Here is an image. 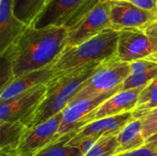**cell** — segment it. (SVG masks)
I'll return each mask as SVG.
<instances>
[{
  "mask_svg": "<svg viewBox=\"0 0 157 156\" xmlns=\"http://www.w3.org/2000/svg\"><path fill=\"white\" fill-rule=\"evenodd\" d=\"M146 143H151V144H154V145H156L157 146V135L152 137L151 139H149V140L146 142Z\"/></svg>",
  "mask_w": 157,
  "mask_h": 156,
  "instance_id": "83f0119b",
  "label": "cell"
},
{
  "mask_svg": "<svg viewBox=\"0 0 157 156\" xmlns=\"http://www.w3.org/2000/svg\"><path fill=\"white\" fill-rule=\"evenodd\" d=\"M50 0H13V11L17 18L29 27L47 6Z\"/></svg>",
  "mask_w": 157,
  "mask_h": 156,
  "instance_id": "ac0fdd59",
  "label": "cell"
},
{
  "mask_svg": "<svg viewBox=\"0 0 157 156\" xmlns=\"http://www.w3.org/2000/svg\"><path fill=\"white\" fill-rule=\"evenodd\" d=\"M109 6V0H101L80 22L68 29L66 46L79 45L111 29Z\"/></svg>",
  "mask_w": 157,
  "mask_h": 156,
  "instance_id": "9c48e42d",
  "label": "cell"
},
{
  "mask_svg": "<svg viewBox=\"0 0 157 156\" xmlns=\"http://www.w3.org/2000/svg\"><path fill=\"white\" fill-rule=\"evenodd\" d=\"M143 126V133L146 142L157 135V107L148 110L140 119Z\"/></svg>",
  "mask_w": 157,
  "mask_h": 156,
  "instance_id": "603a6c76",
  "label": "cell"
},
{
  "mask_svg": "<svg viewBox=\"0 0 157 156\" xmlns=\"http://www.w3.org/2000/svg\"><path fill=\"white\" fill-rule=\"evenodd\" d=\"M63 120V112L43 123L29 128L23 135L17 149L19 156H35L55 138Z\"/></svg>",
  "mask_w": 157,
  "mask_h": 156,
  "instance_id": "7c38bea8",
  "label": "cell"
},
{
  "mask_svg": "<svg viewBox=\"0 0 157 156\" xmlns=\"http://www.w3.org/2000/svg\"><path fill=\"white\" fill-rule=\"evenodd\" d=\"M47 85H41L12 100L0 102V121H21L29 127L45 97Z\"/></svg>",
  "mask_w": 157,
  "mask_h": 156,
  "instance_id": "ba28073f",
  "label": "cell"
},
{
  "mask_svg": "<svg viewBox=\"0 0 157 156\" xmlns=\"http://www.w3.org/2000/svg\"><path fill=\"white\" fill-rule=\"evenodd\" d=\"M13 11V0H0V54L5 52L26 30Z\"/></svg>",
  "mask_w": 157,
  "mask_h": 156,
  "instance_id": "9a60e30c",
  "label": "cell"
},
{
  "mask_svg": "<svg viewBox=\"0 0 157 156\" xmlns=\"http://www.w3.org/2000/svg\"><path fill=\"white\" fill-rule=\"evenodd\" d=\"M119 149L118 154L142 148L146 144L144 137L142 122L139 119H133L117 135ZM117 154V155H118Z\"/></svg>",
  "mask_w": 157,
  "mask_h": 156,
  "instance_id": "e0dca14e",
  "label": "cell"
},
{
  "mask_svg": "<svg viewBox=\"0 0 157 156\" xmlns=\"http://www.w3.org/2000/svg\"><path fill=\"white\" fill-rule=\"evenodd\" d=\"M130 74L122 83L120 90H129L146 86L157 77V62L147 59L131 63Z\"/></svg>",
  "mask_w": 157,
  "mask_h": 156,
  "instance_id": "2e32d148",
  "label": "cell"
},
{
  "mask_svg": "<svg viewBox=\"0 0 157 156\" xmlns=\"http://www.w3.org/2000/svg\"><path fill=\"white\" fill-rule=\"evenodd\" d=\"M119 91L120 89H117L98 96L71 101L63 111V120L53 141L71 132H75L86 125L87 117L104 101Z\"/></svg>",
  "mask_w": 157,
  "mask_h": 156,
  "instance_id": "52a82bcc",
  "label": "cell"
},
{
  "mask_svg": "<svg viewBox=\"0 0 157 156\" xmlns=\"http://www.w3.org/2000/svg\"><path fill=\"white\" fill-rule=\"evenodd\" d=\"M111 29L120 31L127 29H144L157 19V13L142 9L127 1L109 0Z\"/></svg>",
  "mask_w": 157,
  "mask_h": 156,
  "instance_id": "30bf717a",
  "label": "cell"
},
{
  "mask_svg": "<svg viewBox=\"0 0 157 156\" xmlns=\"http://www.w3.org/2000/svg\"><path fill=\"white\" fill-rule=\"evenodd\" d=\"M144 31L149 37L153 49H154V58L153 61L157 62V19L144 29Z\"/></svg>",
  "mask_w": 157,
  "mask_h": 156,
  "instance_id": "d4e9b609",
  "label": "cell"
},
{
  "mask_svg": "<svg viewBox=\"0 0 157 156\" xmlns=\"http://www.w3.org/2000/svg\"><path fill=\"white\" fill-rule=\"evenodd\" d=\"M131 64L120 61L117 57L101 63L80 86L79 92L71 101L120 89L129 76Z\"/></svg>",
  "mask_w": 157,
  "mask_h": 156,
  "instance_id": "277c9868",
  "label": "cell"
},
{
  "mask_svg": "<svg viewBox=\"0 0 157 156\" xmlns=\"http://www.w3.org/2000/svg\"><path fill=\"white\" fill-rule=\"evenodd\" d=\"M68 29L49 26H29L2 54L12 68L14 79L55 63L67 45Z\"/></svg>",
  "mask_w": 157,
  "mask_h": 156,
  "instance_id": "6da1fadb",
  "label": "cell"
},
{
  "mask_svg": "<svg viewBox=\"0 0 157 156\" xmlns=\"http://www.w3.org/2000/svg\"><path fill=\"white\" fill-rule=\"evenodd\" d=\"M119 32L108 29L96 37L76 46H66L52 65L56 74L68 73L94 65L117 57Z\"/></svg>",
  "mask_w": 157,
  "mask_h": 156,
  "instance_id": "7a4b0ae2",
  "label": "cell"
},
{
  "mask_svg": "<svg viewBox=\"0 0 157 156\" xmlns=\"http://www.w3.org/2000/svg\"><path fill=\"white\" fill-rule=\"evenodd\" d=\"M123 1H127L142 9L157 13L156 0H123Z\"/></svg>",
  "mask_w": 157,
  "mask_h": 156,
  "instance_id": "484cf974",
  "label": "cell"
},
{
  "mask_svg": "<svg viewBox=\"0 0 157 156\" xmlns=\"http://www.w3.org/2000/svg\"><path fill=\"white\" fill-rule=\"evenodd\" d=\"M0 156H19V154L17 149L5 148V149H0Z\"/></svg>",
  "mask_w": 157,
  "mask_h": 156,
  "instance_id": "4316f807",
  "label": "cell"
},
{
  "mask_svg": "<svg viewBox=\"0 0 157 156\" xmlns=\"http://www.w3.org/2000/svg\"><path fill=\"white\" fill-rule=\"evenodd\" d=\"M116 156H157V146L151 143H146L142 148L123 153Z\"/></svg>",
  "mask_w": 157,
  "mask_h": 156,
  "instance_id": "cb8c5ba5",
  "label": "cell"
},
{
  "mask_svg": "<svg viewBox=\"0 0 157 156\" xmlns=\"http://www.w3.org/2000/svg\"><path fill=\"white\" fill-rule=\"evenodd\" d=\"M117 58L125 63L139 60H153L154 49L149 37L140 29H127L118 31Z\"/></svg>",
  "mask_w": 157,
  "mask_h": 156,
  "instance_id": "8fae6325",
  "label": "cell"
},
{
  "mask_svg": "<svg viewBox=\"0 0 157 156\" xmlns=\"http://www.w3.org/2000/svg\"><path fill=\"white\" fill-rule=\"evenodd\" d=\"M157 107V77L150 82L141 92L136 108L132 111L134 119H140L148 110Z\"/></svg>",
  "mask_w": 157,
  "mask_h": 156,
  "instance_id": "44dd1931",
  "label": "cell"
},
{
  "mask_svg": "<svg viewBox=\"0 0 157 156\" xmlns=\"http://www.w3.org/2000/svg\"><path fill=\"white\" fill-rule=\"evenodd\" d=\"M118 149L117 135L105 136L93 143L86 152L85 156H116Z\"/></svg>",
  "mask_w": 157,
  "mask_h": 156,
  "instance_id": "7402d4cb",
  "label": "cell"
},
{
  "mask_svg": "<svg viewBox=\"0 0 157 156\" xmlns=\"http://www.w3.org/2000/svg\"><path fill=\"white\" fill-rule=\"evenodd\" d=\"M55 74L56 73L53 70L52 65L23 74L14 79L9 85L0 90V102H7L39 86L47 85Z\"/></svg>",
  "mask_w": 157,
  "mask_h": 156,
  "instance_id": "5bb4252c",
  "label": "cell"
},
{
  "mask_svg": "<svg viewBox=\"0 0 157 156\" xmlns=\"http://www.w3.org/2000/svg\"><path fill=\"white\" fill-rule=\"evenodd\" d=\"M144 87L129 90H120L114 96L104 101L87 117L86 124L93 120L114 117L133 111L136 108L139 96Z\"/></svg>",
  "mask_w": 157,
  "mask_h": 156,
  "instance_id": "4fadbf2b",
  "label": "cell"
},
{
  "mask_svg": "<svg viewBox=\"0 0 157 156\" xmlns=\"http://www.w3.org/2000/svg\"><path fill=\"white\" fill-rule=\"evenodd\" d=\"M156 1H157V0H156Z\"/></svg>",
  "mask_w": 157,
  "mask_h": 156,
  "instance_id": "f1b7e54d",
  "label": "cell"
},
{
  "mask_svg": "<svg viewBox=\"0 0 157 156\" xmlns=\"http://www.w3.org/2000/svg\"><path fill=\"white\" fill-rule=\"evenodd\" d=\"M98 65L68 73L56 74L47 84L45 97L35 112L28 129L36 127L52 117L63 112L79 92L80 86Z\"/></svg>",
  "mask_w": 157,
  "mask_h": 156,
  "instance_id": "3957f363",
  "label": "cell"
},
{
  "mask_svg": "<svg viewBox=\"0 0 157 156\" xmlns=\"http://www.w3.org/2000/svg\"><path fill=\"white\" fill-rule=\"evenodd\" d=\"M28 127L21 121H0V149H17Z\"/></svg>",
  "mask_w": 157,
  "mask_h": 156,
  "instance_id": "d6986e66",
  "label": "cell"
},
{
  "mask_svg": "<svg viewBox=\"0 0 157 156\" xmlns=\"http://www.w3.org/2000/svg\"><path fill=\"white\" fill-rule=\"evenodd\" d=\"M101 0H50L32 27L49 26L70 29L80 22Z\"/></svg>",
  "mask_w": 157,
  "mask_h": 156,
  "instance_id": "5b68a950",
  "label": "cell"
},
{
  "mask_svg": "<svg viewBox=\"0 0 157 156\" xmlns=\"http://www.w3.org/2000/svg\"><path fill=\"white\" fill-rule=\"evenodd\" d=\"M76 131L52 141L35 156H85V153L81 148L68 144L75 135Z\"/></svg>",
  "mask_w": 157,
  "mask_h": 156,
  "instance_id": "ffe728a7",
  "label": "cell"
},
{
  "mask_svg": "<svg viewBox=\"0 0 157 156\" xmlns=\"http://www.w3.org/2000/svg\"><path fill=\"white\" fill-rule=\"evenodd\" d=\"M133 119L132 111H131L114 117L93 120L79 129L68 144L81 148L86 154L88 148L100 138L109 135H118Z\"/></svg>",
  "mask_w": 157,
  "mask_h": 156,
  "instance_id": "8992f818",
  "label": "cell"
}]
</instances>
